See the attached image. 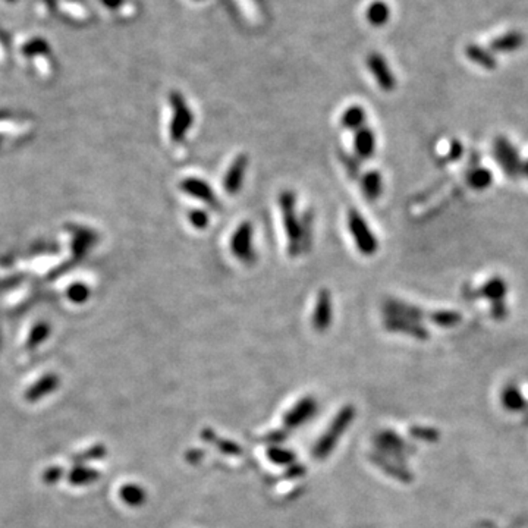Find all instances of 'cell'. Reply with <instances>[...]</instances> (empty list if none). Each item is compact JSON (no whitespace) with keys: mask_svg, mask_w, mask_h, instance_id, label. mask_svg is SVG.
Segmentation results:
<instances>
[{"mask_svg":"<svg viewBox=\"0 0 528 528\" xmlns=\"http://www.w3.org/2000/svg\"><path fill=\"white\" fill-rule=\"evenodd\" d=\"M279 206L284 217L289 255L297 257L311 245V213H305L302 217L297 216V195L292 191H284L279 195Z\"/></svg>","mask_w":528,"mask_h":528,"instance_id":"6da1fadb","label":"cell"},{"mask_svg":"<svg viewBox=\"0 0 528 528\" xmlns=\"http://www.w3.org/2000/svg\"><path fill=\"white\" fill-rule=\"evenodd\" d=\"M348 229L352 239L355 242L357 250L362 255H373L379 250L378 238L374 237L373 231L367 225L366 219H364L357 208H351L348 211Z\"/></svg>","mask_w":528,"mask_h":528,"instance_id":"7a4b0ae2","label":"cell"},{"mask_svg":"<svg viewBox=\"0 0 528 528\" xmlns=\"http://www.w3.org/2000/svg\"><path fill=\"white\" fill-rule=\"evenodd\" d=\"M170 104H172V122H170V138L173 143H181L185 135L190 133V129L194 124V115L186 104L185 99L181 96V92L173 91L170 94Z\"/></svg>","mask_w":528,"mask_h":528,"instance_id":"3957f363","label":"cell"},{"mask_svg":"<svg viewBox=\"0 0 528 528\" xmlns=\"http://www.w3.org/2000/svg\"><path fill=\"white\" fill-rule=\"evenodd\" d=\"M352 418H354V408L346 407L340 411V413L336 415V418L333 420L331 427H329L326 433L323 434V438L315 443L314 451H313L315 460H323L327 453L332 452L336 442L339 440L340 436H342V433L346 430Z\"/></svg>","mask_w":528,"mask_h":528,"instance_id":"277c9868","label":"cell"},{"mask_svg":"<svg viewBox=\"0 0 528 528\" xmlns=\"http://www.w3.org/2000/svg\"><path fill=\"white\" fill-rule=\"evenodd\" d=\"M254 228L250 222H242L241 225L233 231L229 245L232 254L245 264H251L255 262L254 251Z\"/></svg>","mask_w":528,"mask_h":528,"instance_id":"5b68a950","label":"cell"},{"mask_svg":"<svg viewBox=\"0 0 528 528\" xmlns=\"http://www.w3.org/2000/svg\"><path fill=\"white\" fill-rule=\"evenodd\" d=\"M333 320V301L332 293L329 289H322L317 293L311 323L315 332L323 333L329 327H331Z\"/></svg>","mask_w":528,"mask_h":528,"instance_id":"8992f818","label":"cell"},{"mask_svg":"<svg viewBox=\"0 0 528 528\" xmlns=\"http://www.w3.org/2000/svg\"><path fill=\"white\" fill-rule=\"evenodd\" d=\"M246 169H248V156L239 155L233 159L225 178H223V188L229 195H235L241 191Z\"/></svg>","mask_w":528,"mask_h":528,"instance_id":"52a82bcc","label":"cell"},{"mask_svg":"<svg viewBox=\"0 0 528 528\" xmlns=\"http://www.w3.org/2000/svg\"><path fill=\"white\" fill-rule=\"evenodd\" d=\"M181 190L185 194L199 199V202L206 203L210 207H219V199H217L216 193L213 191V188H211L203 179L186 178L181 182Z\"/></svg>","mask_w":528,"mask_h":528,"instance_id":"ba28073f","label":"cell"},{"mask_svg":"<svg viewBox=\"0 0 528 528\" xmlns=\"http://www.w3.org/2000/svg\"><path fill=\"white\" fill-rule=\"evenodd\" d=\"M367 65L370 72L373 74L375 81H378V84L382 90L391 91L395 88V78L383 56H380L379 53H371L367 59Z\"/></svg>","mask_w":528,"mask_h":528,"instance_id":"9c48e42d","label":"cell"},{"mask_svg":"<svg viewBox=\"0 0 528 528\" xmlns=\"http://www.w3.org/2000/svg\"><path fill=\"white\" fill-rule=\"evenodd\" d=\"M354 151L360 159H370L375 151V134L373 129L364 126L354 134Z\"/></svg>","mask_w":528,"mask_h":528,"instance_id":"30bf717a","label":"cell"},{"mask_svg":"<svg viewBox=\"0 0 528 528\" xmlns=\"http://www.w3.org/2000/svg\"><path fill=\"white\" fill-rule=\"evenodd\" d=\"M315 409V402L313 398H304L295 407H293L285 417V424L288 427H298L304 421H307Z\"/></svg>","mask_w":528,"mask_h":528,"instance_id":"8fae6325","label":"cell"},{"mask_svg":"<svg viewBox=\"0 0 528 528\" xmlns=\"http://www.w3.org/2000/svg\"><path fill=\"white\" fill-rule=\"evenodd\" d=\"M367 113L366 109L360 104H352L340 116V125H342L348 131H358V129L366 126Z\"/></svg>","mask_w":528,"mask_h":528,"instance_id":"7c38bea8","label":"cell"},{"mask_svg":"<svg viewBox=\"0 0 528 528\" xmlns=\"http://www.w3.org/2000/svg\"><path fill=\"white\" fill-rule=\"evenodd\" d=\"M361 190L369 202H375L383 193V179L379 170H370L362 176Z\"/></svg>","mask_w":528,"mask_h":528,"instance_id":"4fadbf2b","label":"cell"},{"mask_svg":"<svg viewBox=\"0 0 528 528\" xmlns=\"http://www.w3.org/2000/svg\"><path fill=\"white\" fill-rule=\"evenodd\" d=\"M57 386V378L53 374L44 375L37 383H34L26 393L28 402H37L46 395H50Z\"/></svg>","mask_w":528,"mask_h":528,"instance_id":"5bb4252c","label":"cell"},{"mask_svg":"<svg viewBox=\"0 0 528 528\" xmlns=\"http://www.w3.org/2000/svg\"><path fill=\"white\" fill-rule=\"evenodd\" d=\"M100 477L97 469L90 468L87 465H77L74 469H70L68 480L74 486H88L94 483Z\"/></svg>","mask_w":528,"mask_h":528,"instance_id":"9a60e30c","label":"cell"},{"mask_svg":"<svg viewBox=\"0 0 528 528\" xmlns=\"http://www.w3.org/2000/svg\"><path fill=\"white\" fill-rule=\"evenodd\" d=\"M121 499L128 507H141L146 500V491L137 485H125L121 489Z\"/></svg>","mask_w":528,"mask_h":528,"instance_id":"2e32d148","label":"cell"},{"mask_svg":"<svg viewBox=\"0 0 528 528\" xmlns=\"http://www.w3.org/2000/svg\"><path fill=\"white\" fill-rule=\"evenodd\" d=\"M389 15H391L389 6H387L383 2H374V3H371L369 10H367L369 21L373 23V26H378V27L383 26V23L387 19H389Z\"/></svg>","mask_w":528,"mask_h":528,"instance_id":"e0dca14e","label":"cell"},{"mask_svg":"<svg viewBox=\"0 0 528 528\" xmlns=\"http://www.w3.org/2000/svg\"><path fill=\"white\" fill-rule=\"evenodd\" d=\"M106 448L103 444H92L90 446L88 449L86 451H81L79 453L75 455L74 460L77 462H88V461H94V460H101V458L106 455Z\"/></svg>","mask_w":528,"mask_h":528,"instance_id":"ac0fdd59","label":"cell"},{"mask_svg":"<svg viewBox=\"0 0 528 528\" xmlns=\"http://www.w3.org/2000/svg\"><path fill=\"white\" fill-rule=\"evenodd\" d=\"M503 405L507 407L508 409H520L522 405H524V401L522 398L520 396V393L514 391V389H508L507 392L503 393Z\"/></svg>","mask_w":528,"mask_h":528,"instance_id":"d6986e66","label":"cell"},{"mask_svg":"<svg viewBox=\"0 0 528 528\" xmlns=\"http://www.w3.org/2000/svg\"><path fill=\"white\" fill-rule=\"evenodd\" d=\"M188 219L195 229H206L208 226V215L204 210H191Z\"/></svg>","mask_w":528,"mask_h":528,"instance_id":"ffe728a7","label":"cell"},{"mask_svg":"<svg viewBox=\"0 0 528 528\" xmlns=\"http://www.w3.org/2000/svg\"><path fill=\"white\" fill-rule=\"evenodd\" d=\"M63 477V468L62 467H57V465H53V467H49L46 469V471L43 473V481L46 485H56L59 480H61Z\"/></svg>","mask_w":528,"mask_h":528,"instance_id":"44dd1931","label":"cell"}]
</instances>
